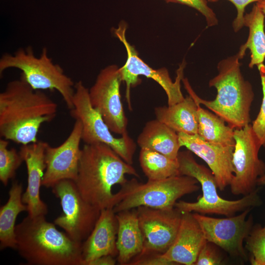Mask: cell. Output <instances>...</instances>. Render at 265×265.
Returning a JSON list of instances; mask_svg holds the SVG:
<instances>
[{
	"label": "cell",
	"mask_w": 265,
	"mask_h": 265,
	"mask_svg": "<svg viewBox=\"0 0 265 265\" xmlns=\"http://www.w3.org/2000/svg\"><path fill=\"white\" fill-rule=\"evenodd\" d=\"M57 105L42 90L33 89L21 77L0 93V135L22 145L37 142L41 126L55 117Z\"/></svg>",
	"instance_id": "cell-1"
},
{
	"label": "cell",
	"mask_w": 265,
	"mask_h": 265,
	"mask_svg": "<svg viewBox=\"0 0 265 265\" xmlns=\"http://www.w3.org/2000/svg\"><path fill=\"white\" fill-rule=\"evenodd\" d=\"M126 175L139 177L132 165L108 145L103 143L84 144L75 183L83 198L101 211L113 209L112 187L126 183Z\"/></svg>",
	"instance_id": "cell-2"
},
{
	"label": "cell",
	"mask_w": 265,
	"mask_h": 265,
	"mask_svg": "<svg viewBox=\"0 0 265 265\" xmlns=\"http://www.w3.org/2000/svg\"><path fill=\"white\" fill-rule=\"evenodd\" d=\"M16 250L30 265H82V243L58 230L45 215H27L15 227Z\"/></svg>",
	"instance_id": "cell-3"
},
{
	"label": "cell",
	"mask_w": 265,
	"mask_h": 265,
	"mask_svg": "<svg viewBox=\"0 0 265 265\" xmlns=\"http://www.w3.org/2000/svg\"><path fill=\"white\" fill-rule=\"evenodd\" d=\"M241 58L238 53L220 61L218 74L209 83L216 89L213 100L200 98L193 90L187 80H182L189 95L222 118L233 129H241L250 124V112L255 94L252 84L245 80L241 71Z\"/></svg>",
	"instance_id": "cell-4"
},
{
	"label": "cell",
	"mask_w": 265,
	"mask_h": 265,
	"mask_svg": "<svg viewBox=\"0 0 265 265\" xmlns=\"http://www.w3.org/2000/svg\"><path fill=\"white\" fill-rule=\"evenodd\" d=\"M177 160L180 175L196 179L202 191V195L196 202L179 201L176 203L175 207L182 213L195 212L228 217L234 215L237 212L262 205L263 201L259 194V188L238 200H229L221 197L218 194V187L212 171L198 163L190 151H179Z\"/></svg>",
	"instance_id": "cell-5"
},
{
	"label": "cell",
	"mask_w": 265,
	"mask_h": 265,
	"mask_svg": "<svg viewBox=\"0 0 265 265\" xmlns=\"http://www.w3.org/2000/svg\"><path fill=\"white\" fill-rule=\"evenodd\" d=\"M198 181L186 175H177L144 183L136 179L128 180L114 193L115 213L144 206L158 209H171L182 196L199 189Z\"/></svg>",
	"instance_id": "cell-6"
},
{
	"label": "cell",
	"mask_w": 265,
	"mask_h": 265,
	"mask_svg": "<svg viewBox=\"0 0 265 265\" xmlns=\"http://www.w3.org/2000/svg\"><path fill=\"white\" fill-rule=\"evenodd\" d=\"M9 68L21 70V77L34 90L57 91L68 108H73L75 84L60 65L53 63L46 47L39 56L30 46L20 48L13 54H3L0 59V76Z\"/></svg>",
	"instance_id": "cell-7"
},
{
	"label": "cell",
	"mask_w": 265,
	"mask_h": 265,
	"mask_svg": "<svg viewBox=\"0 0 265 265\" xmlns=\"http://www.w3.org/2000/svg\"><path fill=\"white\" fill-rule=\"evenodd\" d=\"M73 108L70 114L82 124L81 140L85 144L103 143L110 146L124 160L132 164L136 144L128 133L113 136L101 115L92 106L89 90L81 80L75 84Z\"/></svg>",
	"instance_id": "cell-8"
},
{
	"label": "cell",
	"mask_w": 265,
	"mask_h": 265,
	"mask_svg": "<svg viewBox=\"0 0 265 265\" xmlns=\"http://www.w3.org/2000/svg\"><path fill=\"white\" fill-rule=\"evenodd\" d=\"M52 192L59 199L63 213L54 220L76 242L82 243L93 229L101 211L86 201L75 182L63 180L56 183Z\"/></svg>",
	"instance_id": "cell-9"
},
{
	"label": "cell",
	"mask_w": 265,
	"mask_h": 265,
	"mask_svg": "<svg viewBox=\"0 0 265 265\" xmlns=\"http://www.w3.org/2000/svg\"><path fill=\"white\" fill-rule=\"evenodd\" d=\"M126 25L121 23L117 28L114 29L116 36L125 47L127 57L125 64L120 71L122 81L126 83V98L129 109L132 107L130 99V89L140 82L139 76L143 75L158 82L165 91L167 96L168 106H172L182 101L184 97L181 90V81L183 79L185 62L184 61L177 71L176 80L173 82L167 69L164 68L154 69L150 67L138 56L134 47L127 41L126 37Z\"/></svg>",
	"instance_id": "cell-10"
},
{
	"label": "cell",
	"mask_w": 265,
	"mask_h": 265,
	"mask_svg": "<svg viewBox=\"0 0 265 265\" xmlns=\"http://www.w3.org/2000/svg\"><path fill=\"white\" fill-rule=\"evenodd\" d=\"M234 174L229 186L233 194L244 196L256 189L258 179L265 174V163L259 157L262 146L251 124L234 129Z\"/></svg>",
	"instance_id": "cell-11"
},
{
	"label": "cell",
	"mask_w": 265,
	"mask_h": 265,
	"mask_svg": "<svg viewBox=\"0 0 265 265\" xmlns=\"http://www.w3.org/2000/svg\"><path fill=\"white\" fill-rule=\"evenodd\" d=\"M119 68L110 65L102 69L89 90V96L92 106L111 132L122 135L128 133V120L121 100L122 80Z\"/></svg>",
	"instance_id": "cell-12"
},
{
	"label": "cell",
	"mask_w": 265,
	"mask_h": 265,
	"mask_svg": "<svg viewBox=\"0 0 265 265\" xmlns=\"http://www.w3.org/2000/svg\"><path fill=\"white\" fill-rule=\"evenodd\" d=\"M136 210L143 238V247L134 259L165 253L176 237L183 213L175 207L158 209L141 206Z\"/></svg>",
	"instance_id": "cell-13"
},
{
	"label": "cell",
	"mask_w": 265,
	"mask_h": 265,
	"mask_svg": "<svg viewBox=\"0 0 265 265\" xmlns=\"http://www.w3.org/2000/svg\"><path fill=\"white\" fill-rule=\"evenodd\" d=\"M252 209L239 214L226 218H214L194 212L193 216L199 224L207 241L221 248L231 256L246 258L243 241L253 227L252 215L247 216Z\"/></svg>",
	"instance_id": "cell-14"
},
{
	"label": "cell",
	"mask_w": 265,
	"mask_h": 265,
	"mask_svg": "<svg viewBox=\"0 0 265 265\" xmlns=\"http://www.w3.org/2000/svg\"><path fill=\"white\" fill-rule=\"evenodd\" d=\"M82 124L78 119L69 135L60 145L52 147L47 145L45 152L46 169L42 180V186L52 188L63 180L77 179L81 148Z\"/></svg>",
	"instance_id": "cell-15"
},
{
	"label": "cell",
	"mask_w": 265,
	"mask_h": 265,
	"mask_svg": "<svg viewBox=\"0 0 265 265\" xmlns=\"http://www.w3.org/2000/svg\"><path fill=\"white\" fill-rule=\"evenodd\" d=\"M181 147L201 158L213 174L218 188L223 190L230 186L234 177L232 157L234 147L215 145L201 138L197 134L178 133Z\"/></svg>",
	"instance_id": "cell-16"
},
{
	"label": "cell",
	"mask_w": 265,
	"mask_h": 265,
	"mask_svg": "<svg viewBox=\"0 0 265 265\" xmlns=\"http://www.w3.org/2000/svg\"><path fill=\"white\" fill-rule=\"evenodd\" d=\"M48 143L42 141L22 145L19 151L25 162L27 172V186L22 195L23 202L27 206L28 215H45L48 207L41 200L40 188L46 169L45 149Z\"/></svg>",
	"instance_id": "cell-17"
},
{
	"label": "cell",
	"mask_w": 265,
	"mask_h": 265,
	"mask_svg": "<svg viewBox=\"0 0 265 265\" xmlns=\"http://www.w3.org/2000/svg\"><path fill=\"white\" fill-rule=\"evenodd\" d=\"M203 231L191 212H184L176 237L161 256L169 265H194L206 242Z\"/></svg>",
	"instance_id": "cell-18"
},
{
	"label": "cell",
	"mask_w": 265,
	"mask_h": 265,
	"mask_svg": "<svg viewBox=\"0 0 265 265\" xmlns=\"http://www.w3.org/2000/svg\"><path fill=\"white\" fill-rule=\"evenodd\" d=\"M117 220L113 209L101 210L93 229L82 243V265H87L91 261L103 256H117Z\"/></svg>",
	"instance_id": "cell-19"
},
{
	"label": "cell",
	"mask_w": 265,
	"mask_h": 265,
	"mask_svg": "<svg viewBox=\"0 0 265 265\" xmlns=\"http://www.w3.org/2000/svg\"><path fill=\"white\" fill-rule=\"evenodd\" d=\"M116 213L118 223L116 246L117 261L120 265H128L142 252L143 238L136 209Z\"/></svg>",
	"instance_id": "cell-20"
},
{
	"label": "cell",
	"mask_w": 265,
	"mask_h": 265,
	"mask_svg": "<svg viewBox=\"0 0 265 265\" xmlns=\"http://www.w3.org/2000/svg\"><path fill=\"white\" fill-rule=\"evenodd\" d=\"M197 104L190 96L172 106L155 108L156 119L176 132L196 134L198 132Z\"/></svg>",
	"instance_id": "cell-21"
},
{
	"label": "cell",
	"mask_w": 265,
	"mask_h": 265,
	"mask_svg": "<svg viewBox=\"0 0 265 265\" xmlns=\"http://www.w3.org/2000/svg\"><path fill=\"white\" fill-rule=\"evenodd\" d=\"M141 148L177 159L181 147L178 133L157 119L147 122L137 139Z\"/></svg>",
	"instance_id": "cell-22"
},
{
	"label": "cell",
	"mask_w": 265,
	"mask_h": 265,
	"mask_svg": "<svg viewBox=\"0 0 265 265\" xmlns=\"http://www.w3.org/2000/svg\"><path fill=\"white\" fill-rule=\"evenodd\" d=\"M7 202L0 208V248L16 249L15 221L18 214L27 212V206L23 202L22 185L14 182L9 191Z\"/></svg>",
	"instance_id": "cell-23"
},
{
	"label": "cell",
	"mask_w": 265,
	"mask_h": 265,
	"mask_svg": "<svg viewBox=\"0 0 265 265\" xmlns=\"http://www.w3.org/2000/svg\"><path fill=\"white\" fill-rule=\"evenodd\" d=\"M265 15L256 4L251 11L244 16V26L249 28V35L238 53L242 59L246 50H249L250 68L263 64L265 59Z\"/></svg>",
	"instance_id": "cell-24"
},
{
	"label": "cell",
	"mask_w": 265,
	"mask_h": 265,
	"mask_svg": "<svg viewBox=\"0 0 265 265\" xmlns=\"http://www.w3.org/2000/svg\"><path fill=\"white\" fill-rule=\"evenodd\" d=\"M195 101L197 104V134L211 143L235 147L234 129L227 126L220 117L202 108Z\"/></svg>",
	"instance_id": "cell-25"
},
{
	"label": "cell",
	"mask_w": 265,
	"mask_h": 265,
	"mask_svg": "<svg viewBox=\"0 0 265 265\" xmlns=\"http://www.w3.org/2000/svg\"><path fill=\"white\" fill-rule=\"evenodd\" d=\"M139 161L141 168L149 180H158L179 175L177 159L148 149L141 148Z\"/></svg>",
	"instance_id": "cell-26"
},
{
	"label": "cell",
	"mask_w": 265,
	"mask_h": 265,
	"mask_svg": "<svg viewBox=\"0 0 265 265\" xmlns=\"http://www.w3.org/2000/svg\"><path fill=\"white\" fill-rule=\"evenodd\" d=\"M8 140L0 139V180L5 186L15 177L16 170L24 161L20 152L14 148L8 149Z\"/></svg>",
	"instance_id": "cell-27"
},
{
	"label": "cell",
	"mask_w": 265,
	"mask_h": 265,
	"mask_svg": "<svg viewBox=\"0 0 265 265\" xmlns=\"http://www.w3.org/2000/svg\"><path fill=\"white\" fill-rule=\"evenodd\" d=\"M245 241V248L251 254V264L265 265V227L259 224L253 226Z\"/></svg>",
	"instance_id": "cell-28"
},
{
	"label": "cell",
	"mask_w": 265,
	"mask_h": 265,
	"mask_svg": "<svg viewBox=\"0 0 265 265\" xmlns=\"http://www.w3.org/2000/svg\"><path fill=\"white\" fill-rule=\"evenodd\" d=\"M257 67L261 77L263 98L260 111L251 126L262 146L265 148V65L263 63Z\"/></svg>",
	"instance_id": "cell-29"
},
{
	"label": "cell",
	"mask_w": 265,
	"mask_h": 265,
	"mask_svg": "<svg viewBox=\"0 0 265 265\" xmlns=\"http://www.w3.org/2000/svg\"><path fill=\"white\" fill-rule=\"evenodd\" d=\"M166 2L178 3L193 8L206 18L207 27L217 25L218 20L213 11L208 4V0H164Z\"/></svg>",
	"instance_id": "cell-30"
},
{
	"label": "cell",
	"mask_w": 265,
	"mask_h": 265,
	"mask_svg": "<svg viewBox=\"0 0 265 265\" xmlns=\"http://www.w3.org/2000/svg\"><path fill=\"white\" fill-rule=\"evenodd\" d=\"M222 259L211 242L206 241L200 250L194 265H218Z\"/></svg>",
	"instance_id": "cell-31"
},
{
	"label": "cell",
	"mask_w": 265,
	"mask_h": 265,
	"mask_svg": "<svg viewBox=\"0 0 265 265\" xmlns=\"http://www.w3.org/2000/svg\"><path fill=\"white\" fill-rule=\"evenodd\" d=\"M218 0H208L211 2H217ZM231 2L236 7L237 15L233 22V27L235 32L239 31L244 26V16L245 8L251 3L258 2L261 0H227Z\"/></svg>",
	"instance_id": "cell-32"
},
{
	"label": "cell",
	"mask_w": 265,
	"mask_h": 265,
	"mask_svg": "<svg viewBox=\"0 0 265 265\" xmlns=\"http://www.w3.org/2000/svg\"><path fill=\"white\" fill-rule=\"evenodd\" d=\"M116 260L114 257L106 255L100 257L90 262L87 265H114Z\"/></svg>",
	"instance_id": "cell-33"
},
{
	"label": "cell",
	"mask_w": 265,
	"mask_h": 265,
	"mask_svg": "<svg viewBox=\"0 0 265 265\" xmlns=\"http://www.w3.org/2000/svg\"><path fill=\"white\" fill-rule=\"evenodd\" d=\"M256 4L265 15V0H261L257 2Z\"/></svg>",
	"instance_id": "cell-34"
},
{
	"label": "cell",
	"mask_w": 265,
	"mask_h": 265,
	"mask_svg": "<svg viewBox=\"0 0 265 265\" xmlns=\"http://www.w3.org/2000/svg\"><path fill=\"white\" fill-rule=\"evenodd\" d=\"M257 186H265V174L259 178L257 180Z\"/></svg>",
	"instance_id": "cell-35"
},
{
	"label": "cell",
	"mask_w": 265,
	"mask_h": 265,
	"mask_svg": "<svg viewBox=\"0 0 265 265\" xmlns=\"http://www.w3.org/2000/svg\"><path fill=\"white\" fill-rule=\"evenodd\" d=\"M264 227H265V226Z\"/></svg>",
	"instance_id": "cell-36"
}]
</instances>
